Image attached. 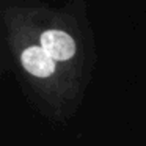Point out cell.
I'll list each match as a JSON object with an SVG mask.
<instances>
[{
	"label": "cell",
	"mask_w": 146,
	"mask_h": 146,
	"mask_svg": "<svg viewBox=\"0 0 146 146\" xmlns=\"http://www.w3.org/2000/svg\"><path fill=\"white\" fill-rule=\"evenodd\" d=\"M41 47L54 60H69L76 54V42L61 30H47L41 35Z\"/></svg>",
	"instance_id": "obj_1"
},
{
	"label": "cell",
	"mask_w": 146,
	"mask_h": 146,
	"mask_svg": "<svg viewBox=\"0 0 146 146\" xmlns=\"http://www.w3.org/2000/svg\"><path fill=\"white\" fill-rule=\"evenodd\" d=\"M22 64L27 72L36 77H49L55 71V60L39 46H32L24 50Z\"/></svg>",
	"instance_id": "obj_2"
}]
</instances>
